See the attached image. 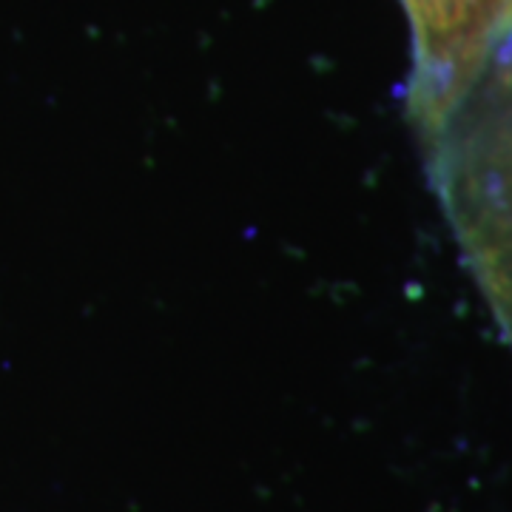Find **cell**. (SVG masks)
Returning a JSON list of instances; mask_svg holds the SVG:
<instances>
[{
    "instance_id": "cell-2",
    "label": "cell",
    "mask_w": 512,
    "mask_h": 512,
    "mask_svg": "<svg viewBox=\"0 0 512 512\" xmlns=\"http://www.w3.org/2000/svg\"><path fill=\"white\" fill-rule=\"evenodd\" d=\"M416 26L421 106L444 117L476 80L495 40L512 35V0H404Z\"/></svg>"
},
{
    "instance_id": "cell-1",
    "label": "cell",
    "mask_w": 512,
    "mask_h": 512,
    "mask_svg": "<svg viewBox=\"0 0 512 512\" xmlns=\"http://www.w3.org/2000/svg\"><path fill=\"white\" fill-rule=\"evenodd\" d=\"M441 120L444 197L512 339V55L481 69Z\"/></svg>"
}]
</instances>
